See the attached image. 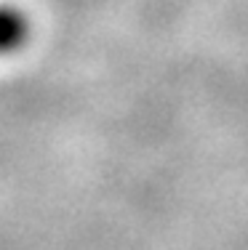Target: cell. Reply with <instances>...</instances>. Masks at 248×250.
Returning a JSON list of instances; mask_svg holds the SVG:
<instances>
[{
    "label": "cell",
    "instance_id": "cell-1",
    "mask_svg": "<svg viewBox=\"0 0 248 250\" xmlns=\"http://www.w3.org/2000/svg\"><path fill=\"white\" fill-rule=\"evenodd\" d=\"M32 35V21L19 5L0 3V56L22 51L29 43Z\"/></svg>",
    "mask_w": 248,
    "mask_h": 250
}]
</instances>
